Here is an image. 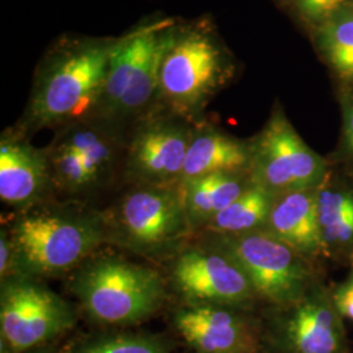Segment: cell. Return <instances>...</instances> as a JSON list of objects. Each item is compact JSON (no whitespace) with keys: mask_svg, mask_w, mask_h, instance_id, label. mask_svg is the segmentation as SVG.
I'll list each match as a JSON object with an SVG mask.
<instances>
[{"mask_svg":"<svg viewBox=\"0 0 353 353\" xmlns=\"http://www.w3.org/2000/svg\"><path fill=\"white\" fill-rule=\"evenodd\" d=\"M118 38L58 39L39 62L26 112L24 134L88 119L101 96Z\"/></svg>","mask_w":353,"mask_h":353,"instance_id":"6da1fadb","label":"cell"},{"mask_svg":"<svg viewBox=\"0 0 353 353\" xmlns=\"http://www.w3.org/2000/svg\"><path fill=\"white\" fill-rule=\"evenodd\" d=\"M21 276L70 275L108 245L105 212L83 203L49 202L14 212L6 224Z\"/></svg>","mask_w":353,"mask_h":353,"instance_id":"7a4b0ae2","label":"cell"},{"mask_svg":"<svg viewBox=\"0 0 353 353\" xmlns=\"http://www.w3.org/2000/svg\"><path fill=\"white\" fill-rule=\"evenodd\" d=\"M230 75L232 62L210 20L176 23L160 64V110L199 123Z\"/></svg>","mask_w":353,"mask_h":353,"instance_id":"3957f363","label":"cell"},{"mask_svg":"<svg viewBox=\"0 0 353 353\" xmlns=\"http://www.w3.org/2000/svg\"><path fill=\"white\" fill-rule=\"evenodd\" d=\"M70 275V292L83 312L103 325L144 322L164 306L170 294L161 271L117 254L99 252Z\"/></svg>","mask_w":353,"mask_h":353,"instance_id":"277c9868","label":"cell"},{"mask_svg":"<svg viewBox=\"0 0 353 353\" xmlns=\"http://www.w3.org/2000/svg\"><path fill=\"white\" fill-rule=\"evenodd\" d=\"M103 212L108 245L152 262L166 263L195 239L179 185H131Z\"/></svg>","mask_w":353,"mask_h":353,"instance_id":"5b68a950","label":"cell"},{"mask_svg":"<svg viewBox=\"0 0 353 353\" xmlns=\"http://www.w3.org/2000/svg\"><path fill=\"white\" fill-rule=\"evenodd\" d=\"M165 278L179 303L249 310L258 300L239 263L202 234L166 262Z\"/></svg>","mask_w":353,"mask_h":353,"instance_id":"8992f818","label":"cell"},{"mask_svg":"<svg viewBox=\"0 0 353 353\" xmlns=\"http://www.w3.org/2000/svg\"><path fill=\"white\" fill-rule=\"evenodd\" d=\"M202 236L219 245L239 263L258 300L285 306L300 300L312 288L306 256L265 229L243 234Z\"/></svg>","mask_w":353,"mask_h":353,"instance_id":"52a82bcc","label":"cell"},{"mask_svg":"<svg viewBox=\"0 0 353 353\" xmlns=\"http://www.w3.org/2000/svg\"><path fill=\"white\" fill-rule=\"evenodd\" d=\"M249 148L252 183L274 195L319 189L327 173L326 161L303 141L280 105Z\"/></svg>","mask_w":353,"mask_h":353,"instance_id":"ba28073f","label":"cell"},{"mask_svg":"<svg viewBox=\"0 0 353 353\" xmlns=\"http://www.w3.org/2000/svg\"><path fill=\"white\" fill-rule=\"evenodd\" d=\"M71 303L43 280L16 276L0 281L1 341L12 353L45 347L75 326Z\"/></svg>","mask_w":353,"mask_h":353,"instance_id":"9c48e42d","label":"cell"},{"mask_svg":"<svg viewBox=\"0 0 353 353\" xmlns=\"http://www.w3.org/2000/svg\"><path fill=\"white\" fill-rule=\"evenodd\" d=\"M343 318L326 290L313 287L300 300L272 306L263 327L268 353H344Z\"/></svg>","mask_w":353,"mask_h":353,"instance_id":"30bf717a","label":"cell"},{"mask_svg":"<svg viewBox=\"0 0 353 353\" xmlns=\"http://www.w3.org/2000/svg\"><path fill=\"white\" fill-rule=\"evenodd\" d=\"M195 123L160 110L128 135L123 172L137 186H178Z\"/></svg>","mask_w":353,"mask_h":353,"instance_id":"8fae6325","label":"cell"},{"mask_svg":"<svg viewBox=\"0 0 353 353\" xmlns=\"http://www.w3.org/2000/svg\"><path fill=\"white\" fill-rule=\"evenodd\" d=\"M172 322L178 335L195 353L263 351V327L246 309L178 303Z\"/></svg>","mask_w":353,"mask_h":353,"instance_id":"7c38bea8","label":"cell"},{"mask_svg":"<svg viewBox=\"0 0 353 353\" xmlns=\"http://www.w3.org/2000/svg\"><path fill=\"white\" fill-rule=\"evenodd\" d=\"M48 152L34 147L17 127L7 128L0 137V199L16 212L51 201Z\"/></svg>","mask_w":353,"mask_h":353,"instance_id":"4fadbf2b","label":"cell"},{"mask_svg":"<svg viewBox=\"0 0 353 353\" xmlns=\"http://www.w3.org/2000/svg\"><path fill=\"white\" fill-rule=\"evenodd\" d=\"M176 23L173 19L151 20L118 38L109 62L101 96L88 121L101 126H106L110 122L132 76L152 52L164 43L170 28Z\"/></svg>","mask_w":353,"mask_h":353,"instance_id":"5bb4252c","label":"cell"},{"mask_svg":"<svg viewBox=\"0 0 353 353\" xmlns=\"http://www.w3.org/2000/svg\"><path fill=\"white\" fill-rule=\"evenodd\" d=\"M263 229L303 256L325 252L316 214V189L276 195Z\"/></svg>","mask_w":353,"mask_h":353,"instance_id":"9a60e30c","label":"cell"},{"mask_svg":"<svg viewBox=\"0 0 353 353\" xmlns=\"http://www.w3.org/2000/svg\"><path fill=\"white\" fill-rule=\"evenodd\" d=\"M249 164V143L202 121L194 127L179 185L214 173H248Z\"/></svg>","mask_w":353,"mask_h":353,"instance_id":"2e32d148","label":"cell"},{"mask_svg":"<svg viewBox=\"0 0 353 353\" xmlns=\"http://www.w3.org/2000/svg\"><path fill=\"white\" fill-rule=\"evenodd\" d=\"M57 138L80 153L97 190L113 179L126 143L110 130L88 119L59 128Z\"/></svg>","mask_w":353,"mask_h":353,"instance_id":"e0dca14e","label":"cell"},{"mask_svg":"<svg viewBox=\"0 0 353 353\" xmlns=\"http://www.w3.org/2000/svg\"><path fill=\"white\" fill-rule=\"evenodd\" d=\"M250 185L249 173H214L179 185L194 234H199L216 214L234 202Z\"/></svg>","mask_w":353,"mask_h":353,"instance_id":"ac0fdd59","label":"cell"},{"mask_svg":"<svg viewBox=\"0 0 353 353\" xmlns=\"http://www.w3.org/2000/svg\"><path fill=\"white\" fill-rule=\"evenodd\" d=\"M276 195L252 182L234 202L216 214L199 234H243L261 230L265 228Z\"/></svg>","mask_w":353,"mask_h":353,"instance_id":"d6986e66","label":"cell"},{"mask_svg":"<svg viewBox=\"0 0 353 353\" xmlns=\"http://www.w3.org/2000/svg\"><path fill=\"white\" fill-rule=\"evenodd\" d=\"M316 214L326 249L352 243V190L316 189Z\"/></svg>","mask_w":353,"mask_h":353,"instance_id":"ffe728a7","label":"cell"},{"mask_svg":"<svg viewBox=\"0 0 353 353\" xmlns=\"http://www.w3.org/2000/svg\"><path fill=\"white\" fill-rule=\"evenodd\" d=\"M316 28V39L328 63L341 79H353L352 3Z\"/></svg>","mask_w":353,"mask_h":353,"instance_id":"44dd1931","label":"cell"},{"mask_svg":"<svg viewBox=\"0 0 353 353\" xmlns=\"http://www.w3.org/2000/svg\"><path fill=\"white\" fill-rule=\"evenodd\" d=\"M54 192L80 196L97 190L80 153L57 138L46 148Z\"/></svg>","mask_w":353,"mask_h":353,"instance_id":"7402d4cb","label":"cell"},{"mask_svg":"<svg viewBox=\"0 0 353 353\" xmlns=\"http://www.w3.org/2000/svg\"><path fill=\"white\" fill-rule=\"evenodd\" d=\"M173 343L163 335L119 332L90 338L77 344L72 353H172Z\"/></svg>","mask_w":353,"mask_h":353,"instance_id":"603a6c76","label":"cell"},{"mask_svg":"<svg viewBox=\"0 0 353 353\" xmlns=\"http://www.w3.org/2000/svg\"><path fill=\"white\" fill-rule=\"evenodd\" d=\"M303 20L319 26L339 12L351 0H287Z\"/></svg>","mask_w":353,"mask_h":353,"instance_id":"cb8c5ba5","label":"cell"},{"mask_svg":"<svg viewBox=\"0 0 353 353\" xmlns=\"http://www.w3.org/2000/svg\"><path fill=\"white\" fill-rule=\"evenodd\" d=\"M21 276L17 252L7 228L0 230V281Z\"/></svg>","mask_w":353,"mask_h":353,"instance_id":"d4e9b609","label":"cell"},{"mask_svg":"<svg viewBox=\"0 0 353 353\" xmlns=\"http://www.w3.org/2000/svg\"><path fill=\"white\" fill-rule=\"evenodd\" d=\"M331 297L341 318L353 321V267L347 279L332 292Z\"/></svg>","mask_w":353,"mask_h":353,"instance_id":"484cf974","label":"cell"},{"mask_svg":"<svg viewBox=\"0 0 353 353\" xmlns=\"http://www.w3.org/2000/svg\"><path fill=\"white\" fill-rule=\"evenodd\" d=\"M344 143L347 151L353 157V102H350L344 108Z\"/></svg>","mask_w":353,"mask_h":353,"instance_id":"4316f807","label":"cell"},{"mask_svg":"<svg viewBox=\"0 0 353 353\" xmlns=\"http://www.w3.org/2000/svg\"><path fill=\"white\" fill-rule=\"evenodd\" d=\"M26 353H54L50 350H48L46 347H39V348H34V350H32V351H28Z\"/></svg>","mask_w":353,"mask_h":353,"instance_id":"83f0119b","label":"cell"}]
</instances>
